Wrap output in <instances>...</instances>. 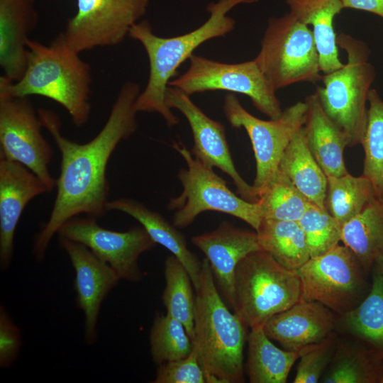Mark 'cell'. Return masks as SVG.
<instances>
[{
	"label": "cell",
	"mask_w": 383,
	"mask_h": 383,
	"mask_svg": "<svg viewBox=\"0 0 383 383\" xmlns=\"http://www.w3.org/2000/svg\"><path fill=\"white\" fill-rule=\"evenodd\" d=\"M140 92L138 83L125 82L101 131L91 140L82 144L62 134L60 117L55 111L47 109L38 110L43 127L60 152L61 162L50 215L33 244L32 254L36 261L44 259L52 238L68 220L80 214L97 218L108 211V162L118 145L137 129L135 104Z\"/></svg>",
	"instance_id": "6da1fadb"
},
{
	"label": "cell",
	"mask_w": 383,
	"mask_h": 383,
	"mask_svg": "<svg viewBox=\"0 0 383 383\" xmlns=\"http://www.w3.org/2000/svg\"><path fill=\"white\" fill-rule=\"evenodd\" d=\"M255 1L218 0L211 2L207 6L209 17L204 23L192 31L174 37L155 35L147 20L133 26L128 35L143 46L150 68L146 87L135 104L136 112L157 113L169 127L177 125L179 120L167 106L165 94L177 69L201 45L211 39L224 37L235 28V20L228 16L231 10L238 5Z\"/></svg>",
	"instance_id": "7a4b0ae2"
},
{
	"label": "cell",
	"mask_w": 383,
	"mask_h": 383,
	"mask_svg": "<svg viewBox=\"0 0 383 383\" xmlns=\"http://www.w3.org/2000/svg\"><path fill=\"white\" fill-rule=\"evenodd\" d=\"M28 63L18 80L0 77V89L13 96H41L61 105L74 124L84 125L91 113V67L70 49L61 33L46 45L29 38Z\"/></svg>",
	"instance_id": "3957f363"
},
{
	"label": "cell",
	"mask_w": 383,
	"mask_h": 383,
	"mask_svg": "<svg viewBox=\"0 0 383 383\" xmlns=\"http://www.w3.org/2000/svg\"><path fill=\"white\" fill-rule=\"evenodd\" d=\"M195 300L192 342L206 382H244L243 349L248 326L224 304L206 257Z\"/></svg>",
	"instance_id": "277c9868"
},
{
	"label": "cell",
	"mask_w": 383,
	"mask_h": 383,
	"mask_svg": "<svg viewBox=\"0 0 383 383\" xmlns=\"http://www.w3.org/2000/svg\"><path fill=\"white\" fill-rule=\"evenodd\" d=\"M337 45L346 52L347 62L323 74V86L316 87V92L326 113L345 134L348 146L353 147L360 144L365 129L368 94L376 72L365 42L341 32Z\"/></svg>",
	"instance_id": "5b68a950"
},
{
	"label": "cell",
	"mask_w": 383,
	"mask_h": 383,
	"mask_svg": "<svg viewBox=\"0 0 383 383\" xmlns=\"http://www.w3.org/2000/svg\"><path fill=\"white\" fill-rule=\"evenodd\" d=\"M297 270L287 269L263 250L247 255L234 277V313L249 328L263 327L273 316L301 299Z\"/></svg>",
	"instance_id": "8992f818"
},
{
	"label": "cell",
	"mask_w": 383,
	"mask_h": 383,
	"mask_svg": "<svg viewBox=\"0 0 383 383\" xmlns=\"http://www.w3.org/2000/svg\"><path fill=\"white\" fill-rule=\"evenodd\" d=\"M254 60L276 91L323 77L313 31L291 12L268 20Z\"/></svg>",
	"instance_id": "52a82bcc"
},
{
	"label": "cell",
	"mask_w": 383,
	"mask_h": 383,
	"mask_svg": "<svg viewBox=\"0 0 383 383\" xmlns=\"http://www.w3.org/2000/svg\"><path fill=\"white\" fill-rule=\"evenodd\" d=\"M173 148L181 155L187 168L177 177L182 185L181 194L172 198L167 207L174 210L172 224L177 228L189 226L202 212L213 211L238 218L256 231L261 223L256 203L237 196L226 182L213 170L193 157L185 145L174 143Z\"/></svg>",
	"instance_id": "ba28073f"
},
{
	"label": "cell",
	"mask_w": 383,
	"mask_h": 383,
	"mask_svg": "<svg viewBox=\"0 0 383 383\" xmlns=\"http://www.w3.org/2000/svg\"><path fill=\"white\" fill-rule=\"evenodd\" d=\"M297 272L301 284V300L318 301L337 315L357 307L371 287L357 257L340 243L310 257Z\"/></svg>",
	"instance_id": "9c48e42d"
},
{
	"label": "cell",
	"mask_w": 383,
	"mask_h": 383,
	"mask_svg": "<svg viewBox=\"0 0 383 383\" xmlns=\"http://www.w3.org/2000/svg\"><path fill=\"white\" fill-rule=\"evenodd\" d=\"M187 70L172 79L168 86L189 96L208 91L223 90L244 94L253 106L270 119L283 113L276 90L260 70L255 60L240 63H226L193 54Z\"/></svg>",
	"instance_id": "30bf717a"
},
{
	"label": "cell",
	"mask_w": 383,
	"mask_h": 383,
	"mask_svg": "<svg viewBox=\"0 0 383 383\" xmlns=\"http://www.w3.org/2000/svg\"><path fill=\"white\" fill-rule=\"evenodd\" d=\"M223 113L230 124L247 132L254 151L256 174L252 184L258 196L279 170L283 153L306 121L308 106L298 101L283 110L282 116L265 121L250 113L233 93L224 97Z\"/></svg>",
	"instance_id": "8fae6325"
},
{
	"label": "cell",
	"mask_w": 383,
	"mask_h": 383,
	"mask_svg": "<svg viewBox=\"0 0 383 383\" xmlns=\"http://www.w3.org/2000/svg\"><path fill=\"white\" fill-rule=\"evenodd\" d=\"M28 97L13 96L0 89V155L32 171L49 192L56 187L50 172L52 148Z\"/></svg>",
	"instance_id": "7c38bea8"
},
{
	"label": "cell",
	"mask_w": 383,
	"mask_h": 383,
	"mask_svg": "<svg viewBox=\"0 0 383 383\" xmlns=\"http://www.w3.org/2000/svg\"><path fill=\"white\" fill-rule=\"evenodd\" d=\"M76 1L77 11L61 35L69 48L79 54L121 43L149 5V0Z\"/></svg>",
	"instance_id": "4fadbf2b"
},
{
	"label": "cell",
	"mask_w": 383,
	"mask_h": 383,
	"mask_svg": "<svg viewBox=\"0 0 383 383\" xmlns=\"http://www.w3.org/2000/svg\"><path fill=\"white\" fill-rule=\"evenodd\" d=\"M57 235L84 245L108 264L120 279L131 282L143 279L138 259L157 245L142 226L118 232L103 228L96 218L89 216H77L68 220Z\"/></svg>",
	"instance_id": "5bb4252c"
},
{
	"label": "cell",
	"mask_w": 383,
	"mask_h": 383,
	"mask_svg": "<svg viewBox=\"0 0 383 383\" xmlns=\"http://www.w3.org/2000/svg\"><path fill=\"white\" fill-rule=\"evenodd\" d=\"M165 101L170 109H177L187 118L194 138V157L210 168H219L232 179L240 197L256 203L258 196L255 189L244 180L234 165L223 124L209 117L190 96L176 87L168 86Z\"/></svg>",
	"instance_id": "9a60e30c"
},
{
	"label": "cell",
	"mask_w": 383,
	"mask_h": 383,
	"mask_svg": "<svg viewBox=\"0 0 383 383\" xmlns=\"http://www.w3.org/2000/svg\"><path fill=\"white\" fill-rule=\"evenodd\" d=\"M60 248L67 253L74 270L75 302L84 314V341L97 340V322L102 302L120 279L115 271L84 245L58 236Z\"/></svg>",
	"instance_id": "2e32d148"
},
{
	"label": "cell",
	"mask_w": 383,
	"mask_h": 383,
	"mask_svg": "<svg viewBox=\"0 0 383 383\" xmlns=\"http://www.w3.org/2000/svg\"><path fill=\"white\" fill-rule=\"evenodd\" d=\"M49 192L44 182L22 164L0 155V268L11 262L18 223L33 199Z\"/></svg>",
	"instance_id": "e0dca14e"
},
{
	"label": "cell",
	"mask_w": 383,
	"mask_h": 383,
	"mask_svg": "<svg viewBox=\"0 0 383 383\" xmlns=\"http://www.w3.org/2000/svg\"><path fill=\"white\" fill-rule=\"evenodd\" d=\"M336 313L316 301L300 300L271 317L263 329L288 351H303L335 331Z\"/></svg>",
	"instance_id": "ac0fdd59"
},
{
	"label": "cell",
	"mask_w": 383,
	"mask_h": 383,
	"mask_svg": "<svg viewBox=\"0 0 383 383\" xmlns=\"http://www.w3.org/2000/svg\"><path fill=\"white\" fill-rule=\"evenodd\" d=\"M192 240L205 255L222 292L232 306L238 265L249 253L261 250L256 231L223 221L215 230L195 235Z\"/></svg>",
	"instance_id": "d6986e66"
},
{
	"label": "cell",
	"mask_w": 383,
	"mask_h": 383,
	"mask_svg": "<svg viewBox=\"0 0 383 383\" xmlns=\"http://www.w3.org/2000/svg\"><path fill=\"white\" fill-rule=\"evenodd\" d=\"M37 21L35 0H0V65L12 82L25 72L27 41Z\"/></svg>",
	"instance_id": "ffe728a7"
},
{
	"label": "cell",
	"mask_w": 383,
	"mask_h": 383,
	"mask_svg": "<svg viewBox=\"0 0 383 383\" xmlns=\"http://www.w3.org/2000/svg\"><path fill=\"white\" fill-rule=\"evenodd\" d=\"M304 101L308 111L304 129L313 157L327 177L348 174L343 156L348 146L345 134L326 113L316 91L308 95Z\"/></svg>",
	"instance_id": "44dd1931"
},
{
	"label": "cell",
	"mask_w": 383,
	"mask_h": 383,
	"mask_svg": "<svg viewBox=\"0 0 383 383\" xmlns=\"http://www.w3.org/2000/svg\"><path fill=\"white\" fill-rule=\"evenodd\" d=\"M106 208L107 211H119L137 220L157 244L167 249L183 264L194 289L198 287L202 261L189 249L184 236L177 227L159 213L131 198L109 201Z\"/></svg>",
	"instance_id": "7402d4cb"
},
{
	"label": "cell",
	"mask_w": 383,
	"mask_h": 383,
	"mask_svg": "<svg viewBox=\"0 0 383 383\" xmlns=\"http://www.w3.org/2000/svg\"><path fill=\"white\" fill-rule=\"evenodd\" d=\"M290 12L301 22L313 27L321 70L327 74L340 68L334 19L344 9L341 0H284Z\"/></svg>",
	"instance_id": "603a6c76"
},
{
	"label": "cell",
	"mask_w": 383,
	"mask_h": 383,
	"mask_svg": "<svg viewBox=\"0 0 383 383\" xmlns=\"http://www.w3.org/2000/svg\"><path fill=\"white\" fill-rule=\"evenodd\" d=\"M335 331L344 333L383 359V275L374 269L370 289L353 310L336 314Z\"/></svg>",
	"instance_id": "cb8c5ba5"
},
{
	"label": "cell",
	"mask_w": 383,
	"mask_h": 383,
	"mask_svg": "<svg viewBox=\"0 0 383 383\" xmlns=\"http://www.w3.org/2000/svg\"><path fill=\"white\" fill-rule=\"evenodd\" d=\"M279 170L288 177L309 203L325 209L327 176L308 147L304 126L285 149Z\"/></svg>",
	"instance_id": "d4e9b609"
},
{
	"label": "cell",
	"mask_w": 383,
	"mask_h": 383,
	"mask_svg": "<svg viewBox=\"0 0 383 383\" xmlns=\"http://www.w3.org/2000/svg\"><path fill=\"white\" fill-rule=\"evenodd\" d=\"M341 243L351 250L368 274L383 257V198H374L343 225Z\"/></svg>",
	"instance_id": "484cf974"
},
{
	"label": "cell",
	"mask_w": 383,
	"mask_h": 383,
	"mask_svg": "<svg viewBox=\"0 0 383 383\" xmlns=\"http://www.w3.org/2000/svg\"><path fill=\"white\" fill-rule=\"evenodd\" d=\"M247 341L248 370L251 383L287 382L295 362L311 348L303 351L280 349L272 343L263 327L251 328Z\"/></svg>",
	"instance_id": "4316f807"
},
{
	"label": "cell",
	"mask_w": 383,
	"mask_h": 383,
	"mask_svg": "<svg viewBox=\"0 0 383 383\" xmlns=\"http://www.w3.org/2000/svg\"><path fill=\"white\" fill-rule=\"evenodd\" d=\"M382 360L377 353L353 339L338 340L321 382L377 383Z\"/></svg>",
	"instance_id": "83f0119b"
},
{
	"label": "cell",
	"mask_w": 383,
	"mask_h": 383,
	"mask_svg": "<svg viewBox=\"0 0 383 383\" xmlns=\"http://www.w3.org/2000/svg\"><path fill=\"white\" fill-rule=\"evenodd\" d=\"M256 233L261 250L287 269L298 270L311 257L298 221L262 218Z\"/></svg>",
	"instance_id": "f1b7e54d"
},
{
	"label": "cell",
	"mask_w": 383,
	"mask_h": 383,
	"mask_svg": "<svg viewBox=\"0 0 383 383\" xmlns=\"http://www.w3.org/2000/svg\"><path fill=\"white\" fill-rule=\"evenodd\" d=\"M376 197L371 182L362 175L327 177L325 209L343 226Z\"/></svg>",
	"instance_id": "f546056e"
},
{
	"label": "cell",
	"mask_w": 383,
	"mask_h": 383,
	"mask_svg": "<svg viewBox=\"0 0 383 383\" xmlns=\"http://www.w3.org/2000/svg\"><path fill=\"white\" fill-rule=\"evenodd\" d=\"M164 274L165 287L162 301L167 313L183 323L192 340L196 300L191 277L183 264L173 255L165 261Z\"/></svg>",
	"instance_id": "4dcf8cb0"
},
{
	"label": "cell",
	"mask_w": 383,
	"mask_h": 383,
	"mask_svg": "<svg viewBox=\"0 0 383 383\" xmlns=\"http://www.w3.org/2000/svg\"><path fill=\"white\" fill-rule=\"evenodd\" d=\"M367 122L360 142L365 152L362 175L372 183L377 198H383V100L374 89L368 94Z\"/></svg>",
	"instance_id": "1f68e13d"
},
{
	"label": "cell",
	"mask_w": 383,
	"mask_h": 383,
	"mask_svg": "<svg viewBox=\"0 0 383 383\" xmlns=\"http://www.w3.org/2000/svg\"><path fill=\"white\" fill-rule=\"evenodd\" d=\"M256 204L262 219L299 221L309 202L279 170Z\"/></svg>",
	"instance_id": "d6a6232c"
},
{
	"label": "cell",
	"mask_w": 383,
	"mask_h": 383,
	"mask_svg": "<svg viewBox=\"0 0 383 383\" xmlns=\"http://www.w3.org/2000/svg\"><path fill=\"white\" fill-rule=\"evenodd\" d=\"M193 347L182 322L167 313L155 315L150 333V355L155 364L186 357Z\"/></svg>",
	"instance_id": "836d02e7"
},
{
	"label": "cell",
	"mask_w": 383,
	"mask_h": 383,
	"mask_svg": "<svg viewBox=\"0 0 383 383\" xmlns=\"http://www.w3.org/2000/svg\"><path fill=\"white\" fill-rule=\"evenodd\" d=\"M298 222L305 235L311 257L328 252L341 242L343 226L326 209L309 203Z\"/></svg>",
	"instance_id": "e575fe53"
},
{
	"label": "cell",
	"mask_w": 383,
	"mask_h": 383,
	"mask_svg": "<svg viewBox=\"0 0 383 383\" xmlns=\"http://www.w3.org/2000/svg\"><path fill=\"white\" fill-rule=\"evenodd\" d=\"M335 331L324 341L313 345L300 357L294 383H316L320 382L328 367L338 343Z\"/></svg>",
	"instance_id": "d590c367"
},
{
	"label": "cell",
	"mask_w": 383,
	"mask_h": 383,
	"mask_svg": "<svg viewBox=\"0 0 383 383\" xmlns=\"http://www.w3.org/2000/svg\"><path fill=\"white\" fill-rule=\"evenodd\" d=\"M153 383H205V374L198 355L193 347L186 357L168 361L160 365Z\"/></svg>",
	"instance_id": "8d00e7d4"
},
{
	"label": "cell",
	"mask_w": 383,
	"mask_h": 383,
	"mask_svg": "<svg viewBox=\"0 0 383 383\" xmlns=\"http://www.w3.org/2000/svg\"><path fill=\"white\" fill-rule=\"evenodd\" d=\"M22 345L19 328L3 306H0V367H11L18 359Z\"/></svg>",
	"instance_id": "74e56055"
},
{
	"label": "cell",
	"mask_w": 383,
	"mask_h": 383,
	"mask_svg": "<svg viewBox=\"0 0 383 383\" xmlns=\"http://www.w3.org/2000/svg\"><path fill=\"white\" fill-rule=\"evenodd\" d=\"M344 9L361 10L383 18V0H341Z\"/></svg>",
	"instance_id": "f35d334b"
},
{
	"label": "cell",
	"mask_w": 383,
	"mask_h": 383,
	"mask_svg": "<svg viewBox=\"0 0 383 383\" xmlns=\"http://www.w3.org/2000/svg\"><path fill=\"white\" fill-rule=\"evenodd\" d=\"M375 270L383 275V257L379 258L374 264Z\"/></svg>",
	"instance_id": "ab89813d"
},
{
	"label": "cell",
	"mask_w": 383,
	"mask_h": 383,
	"mask_svg": "<svg viewBox=\"0 0 383 383\" xmlns=\"http://www.w3.org/2000/svg\"><path fill=\"white\" fill-rule=\"evenodd\" d=\"M377 383H383V359L382 360V364H381V367H380V371H379V378H378Z\"/></svg>",
	"instance_id": "60d3db41"
}]
</instances>
